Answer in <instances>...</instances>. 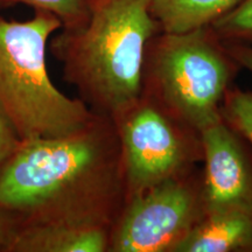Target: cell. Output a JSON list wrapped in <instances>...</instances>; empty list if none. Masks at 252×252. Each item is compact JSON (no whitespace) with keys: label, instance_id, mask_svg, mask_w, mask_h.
Instances as JSON below:
<instances>
[{"label":"cell","instance_id":"6da1fadb","mask_svg":"<svg viewBox=\"0 0 252 252\" xmlns=\"http://www.w3.org/2000/svg\"><path fill=\"white\" fill-rule=\"evenodd\" d=\"M125 200L117 131L98 113L70 133L21 139L0 169V213L17 228L50 222L112 226Z\"/></svg>","mask_w":252,"mask_h":252},{"label":"cell","instance_id":"7a4b0ae2","mask_svg":"<svg viewBox=\"0 0 252 252\" xmlns=\"http://www.w3.org/2000/svg\"><path fill=\"white\" fill-rule=\"evenodd\" d=\"M152 1L87 0L86 24L50 41L63 80L93 112L112 117L140 96L145 50L160 32Z\"/></svg>","mask_w":252,"mask_h":252},{"label":"cell","instance_id":"3957f363","mask_svg":"<svg viewBox=\"0 0 252 252\" xmlns=\"http://www.w3.org/2000/svg\"><path fill=\"white\" fill-rule=\"evenodd\" d=\"M61 28L56 15L41 9L26 21L0 17V106L21 139L70 133L94 116L49 76L47 45Z\"/></svg>","mask_w":252,"mask_h":252},{"label":"cell","instance_id":"277c9868","mask_svg":"<svg viewBox=\"0 0 252 252\" xmlns=\"http://www.w3.org/2000/svg\"><path fill=\"white\" fill-rule=\"evenodd\" d=\"M242 67L210 26L151 37L141 94L201 131L222 118L220 106Z\"/></svg>","mask_w":252,"mask_h":252},{"label":"cell","instance_id":"5b68a950","mask_svg":"<svg viewBox=\"0 0 252 252\" xmlns=\"http://www.w3.org/2000/svg\"><path fill=\"white\" fill-rule=\"evenodd\" d=\"M110 118L121 145L125 202L202 163L200 131L147 94Z\"/></svg>","mask_w":252,"mask_h":252},{"label":"cell","instance_id":"8992f818","mask_svg":"<svg viewBox=\"0 0 252 252\" xmlns=\"http://www.w3.org/2000/svg\"><path fill=\"white\" fill-rule=\"evenodd\" d=\"M206 214L196 167L126 201L111 226L109 252H176Z\"/></svg>","mask_w":252,"mask_h":252},{"label":"cell","instance_id":"52a82bcc","mask_svg":"<svg viewBox=\"0 0 252 252\" xmlns=\"http://www.w3.org/2000/svg\"><path fill=\"white\" fill-rule=\"evenodd\" d=\"M203 147V195L207 213H252V145L220 118L200 131Z\"/></svg>","mask_w":252,"mask_h":252},{"label":"cell","instance_id":"ba28073f","mask_svg":"<svg viewBox=\"0 0 252 252\" xmlns=\"http://www.w3.org/2000/svg\"><path fill=\"white\" fill-rule=\"evenodd\" d=\"M111 226L50 222L20 226L6 252H109Z\"/></svg>","mask_w":252,"mask_h":252},{"label":"cell","instance_id":"9c48e42d","mask_svg":"<svg viewBox=\"0 0 252 252\" xmlns=\"http://www.w3.org/2000/svg\"><path fill=\"white\" fill-rule=\"evenodd\" d=\"M176 252H252V213L238 209L207 213Z\"/></svg>","mask_w":252,"mask_h":252},{"label":"cell","instance_id":"30bf717a","mask_svg":"<svg viewBox=\"0 0 252 252\" xmlns=\"http://www.w3.org/2000/svg\"><path fill=\"white\" fill-rule=\"evenodd\" d=\"M239 1L242 0H153L151 13L160 31L180 33L210 26Z\"/></svg>","mask_w":252,"mask_h":252},{"label":"cell","instance_id":"8fae6325","mask_svg":"<svg viewBox=\"0 0 252 252\" xmlns=\"http://www.w3.org/2000/svg\"><path fill=\"white\" fill-rule=\"evenodd\" d=\"M26 5L56 15L62 23L61 30H75L83 26L89 17L87 0H0V8Z\"/></svg>","mask_w":252,"mask_h":252},{"label":"cell","instance_id":"7c38bea8","mask_svg":"<svg viewBox=\"0 0 252 252\" xmlns=\"http://www.w3.org/2000/svg\"><path fill=\"white\" fill-rule=\"evenodd\" d=\"M223 42L252 46V0H242L210 25Z\"/></svg>","mask_w":252,"mask_h":252},{"label":"cell","instance_id":"4fadbf2b","mask_svg":"<svg viewBox=\"0 0 252 252\" xmlns=\"http://www.w3.org/2000/svg\"><path fill=\"white\" fill-rule=\"evenodd\" d=\"M220 113L224 121L252 145V89L232 86L225 94Z\"/></svg>","mask_w":252,"mask_h":252},{"label":"cell","instance_id":"5bb4252c","mask_svg":"<svg viewBox=\"0 0 252 252\" xmlns=\"http://www.w3.org/2000/svg\"><path fill=\"white\" fill-rule=\"evenodd\" d=\"M21 138L0 106V169L17 150Z\"/></svg>","mask_w":252,"mask_h":252},{"label":"cell","instance_id":"9a60e30c","mask_svg":"<svg viewBox=\"0 0 252 252\" xmlns=\"http://www.w3.org/2000/svg\"><path fill=\"white\" fill-rule=\"evenodd\" d=\"M225 47L242 69H247L252 74V46L242 43H225Z\"/></svg>","mask_w":252,"mask_h":252},{"label":"cell","instance_id":"2e32d148","mask_svg":"<svg viewBox=\"0 0 252 252\" xmlns=\"http://www.w3.org/2000/svg\"><path fill=\"white\" fill-rule=\"evenodd\" d=\"M17 225L7 215L0 213V252H6L15 234Z\"/></svg>","mask_w":252,"mask_h":252}]
</instances>
